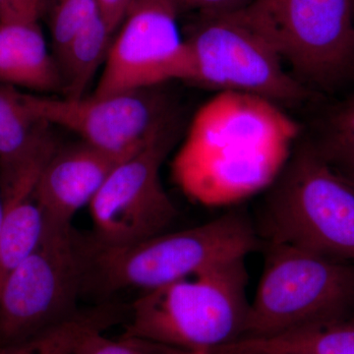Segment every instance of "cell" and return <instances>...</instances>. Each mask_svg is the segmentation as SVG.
<instances>
[{
    "label": "cell",
    "instance_id": "obj_8",
    "mask_svg": "<svg viewBox=\"0 0 354 354\" xmlns=\"http://www.w3.org/2000/svg\"><path fill=\"white\" fill-rule=\"evenodd\" d=\"M193 65L192 83L241 93L283 106L308 101L313 93L291 75L283 59L239 10L197 16L184 35Z\"/></svg>",
    "mask_w": 354,
    "mask_h": 354
},
{
    "label": "cell",
    "instance_id": "obj_25",
    "mask_svg": "<svg viewBox=\"0 0 354 354\" xmlns=\"http://www.w3.org/2000/svg\"><path fill=\"white\" fill-rule=\"evenodd\" d=\"M2 218H3V201H2L1 191H0V227H1Z\"/></svg>",
    "mask_w": 354,
    "mask_h": 354
},
{
    "label": "cell",
    "instance_id": "obj_18",
    "mask_svg": "<svg viewBox=\"0 0 354 354\" xmlns=\"http://www.w3.org/2000/svg\"><path fill=\"white\" fill-rule=\"evenodd\" d=\"M26 104L24 93L0 84V167L31 152L50 133Z\"/></svg>",
    "mask_w": 354,
    "mask_h": 354
},
{
    "label": "cell",
    "instance_id": "obj_16",
    "mask_svg": "<svg viewBox=\"0 0 354 354\" xmlns=\"http://www.w3.org/2000/svg\"><path fill=\"white\" fill-rule=\"evenodd\" d=\"M114 34L101 15L88 23L55 57L68 99H81L97 72L106 64Z\"/></svg>",
    "mask_w": 354,
    "mask_h": 354
},
{
    "label": "cell",
    "instance_id": "obj_17",
    "mask_svg": "<svg viewBox=\"0 0 354 354\" xmlns=\"http://www.w3.org/2000/svg\"><path fill=\"white\" fill-rule=\"evenodd\" d=\"M124 319V310L115 304L80 309L65 322L17 346L1 349L0 354H73L84 335L93 330L106 332Z\"/></svg>",
    "mask_w": 354,
    "mask_h": 354
},
{
    "label": "cell",
    "instance_id": "obj_20",
    "mask_svg": "<svg viewBox=\"0 0 354 354\" xmlns=\"http://www.w3.org/2000/svg\"><path fill=\"white\" fill-rule=\"evenodd\" d=\"M46 14L55 57L77 32L100 15L99 3L97 0H48Z\"/></svg>",
    "mask_w": 354,
    "mask_h": 354
},
{
    "label": "cell",
    "instance_id": "obj_26",
    "mask_svg": "<svg viewBox=\"0 0 354 354\" xmlns=\"http://www.w3.org/2000/svg\"><path fill=\"white\" fill-rule=\"evenodd\" d=\"M353 9H354V0H353Z\"/></svg>",
    "mask_w": 354,
    "mask_h": 354
},
{
    "label": "cell",
    "instance_id": "obj_11",
    "mask_svg": "<svg viewBox=\"0 0 354 354\" xmlns=\"http://www.w3.org/2000/svg\"><path fill=\"white\" fill-rule=\"evenodd\" d=\"M172 128L116 165L88 205L95 241L127 246L169 232L178 216L160 169L177 132Z\"/></svg>",
    "mask_w": 354,
    "mask_h": 354
},
{
    "label": "cell",
    "instance_id": "obj_2",
    "mask_svg": "<svg viewBox=\"0 0 354 354\" xmlns=\"http://www.w3.org/2000/svg\"><path fill=\"white\" fill-rule=\"evenodd\" d=\"M245 258L144 291L123 335L203 353L243 339L251 301Z\"/></svg>",
    "mask_w": 354,
    "mask_h": 354
},
{
    "label": "cell",
    "instance_id": "obj_21",
    "mask_svg": "<svg viewBox=\"0 0 354 354\" xmlns=\"http://www.w3.org/2000/svg\"><path fill=\"white\" fill-rule=\"evenodd\" d=\"M104 333V330H93L84 335L77 344L73 354H197L133 335L122 334L120 337L111 339Z\"/></svg>",
    "mask_w": 354,
    "mask_h": 354
},
{
    "label": "cell",
    "instance_id": "obj_29",
    "mask_svg": "<svg viewBox=\"0 0 354 354\" xmlns=\"http://www.w3.org/2000/svg\"><path fill=\"white\" fill-rule=\"evenodd\" d=\"M353 185L354 186V184H353Z\"/></svg>",
    "mask_w": 354,
    "mask_h": 354
},
{
    "label": "cell",
    "instance_id": "obj_10",
    "mask_svg": "<svg viewBox=\"0 0 354 354\" xmlns=\"http://www.w3.org/2000/svg\"><path fill=\"white\" fill-rule=\"evenodd\" d=\"M174 0H133L115 32L93 97L192 82L189 48Z\"/></svg>",
    "mask_w": 354,
    "mask_h": 354
},
{
    "label": "cell",
    "instance_id": "obj_19",
    "mask_svg": "<svg viewBox=\"0 0 354 354\" xmlns=\"http://www.w3.org/2000/svg\"><path fill=\"white\" fill-rule=\"evenodd\" d=\"M308 140L335 172L354 183V94L326 109Z\"/></svg>",
    "mask_w": 354,
    "mask_h": 354
},
{
    "label": "cell",
    "instance_id": "obj_9",
    "mask_svg": "<svg viewBox=\"0 0 354 354\" xmlns=\"http://www.w3.org/2000/svg\"><path fill=\"white\" fill-rule=\"evenodd\" d=\"M164 86V85H162ZM162 86L81 99L26 94L32 113L48 125H59L104 152L130 157L177 127L171 95Z\"/></svg>",
    "mask_w": 354,
    "mask_h": 354
},
{
    "label": "cell",
    "instance_id": "obj_5",
    "mask_svg": "<svg viewBox=\"0 0 354 354\" xmlns=\"http://www.w3.org/2000/svg\"><path fill=\"white\" fill-rule=\"evenodd\" d=\"M239 11L313 94L354 81L353 0H254Z\"/></svg>",
    "mask_w": 354,
    "mask_h": 354
},
{
    "label": "cell",
    "instance_id": "obj_1",
    "mask_svg": "<svg viewBox=\"0 0 354 354\" xmlns=\"http://www.w3.org/2000/svg\"><path fill=\"white\" fill-rule=\"evenodd\" d=\"M300 134V125L274 102L218 93L195 114L172 160V177L203 206L243 201L271 187Z\"/></svg>",
    "mask_w": 354,
    "mask_h": 354
},
{
    "label": "cell",
    "instance_id": "obj_15",
    "mask_svg": "<svg viewBox=\"0 0 354 354\" xmlns=\"http://www.w3.org/2000/svg\"><path fill=\"white\" fill-rule=\"evenodd\" d=\"M205 354H354V317L321 321L272 337L239 339Z\"/></svg>",
    "mask_w": 354,
    "mask_h": 354
},
{
    "label": "cell",
    "instance_id": "obj_4",
    "mask_svg": "<svg viewBox=\"0 0 354 354\" xmlns=\"http://www.w3.org/2000/svg\"><path fill=\"white\" fill-rule=\"evenodd\" d=\"M295 147L269 188L262 234L268 243L354 261V186L333 169L308 139Z\"/></svg>",
    "mask_w": 354,
    "mask_h": 354
},
{
    "label": "cell",
    "instance_id": "obj_7",
    "mask_svg": "<svg viewBox=\"0 0 354 354\" xmlns=\"http://www.w3.org/2000/svg\"><path fill=\"white\" fill-rule=\"evenodd\" d=\"M268 244L243 339L272 337L349 315L354 307L353 266L298 247Z\"/></svg>",
    "mask_w": 354,
    "mask_h": 354
},
{
    "label": "cell",
    "instance_id": "obj_24",
    "mask_svg": "<svg viewBox=\"0 0 354 354\" xmlns=\"http://www.w3.org/2000/svg\"><path fill=\"white\" fill-rule=\"evenodd\" d=\"M132 2L133 0H97L100 15L113 34L118 31Z\"/></svg>",
    "mask_w": 354,
    "mask_h": 354
},
{
    "label": "cell",
    "instance_id": "obj_3",
    "mask_svg": "<svg viewBox=\"0 0 354 354\" xmlns=\"http://www.w3.org/2000/svg\"><path fill=\"white\" fill-rule=\"evenodd\" d=\"M257 230L244 213L230 212L188 230L157 235L127 246L92 241L87 288L113 293L153 290L228 261L246 258L259 247Z\"/></svg>",
    "mask_w": 354,
    "mask_h": 354
},
{
    "label": "cell",
    "instance_id": "obj_23",
    "mask_svg": "<svg viewBox=\"0 0 354 354\" xmlns=\"http://www.w3.org/2000/svg\"><path fill=\"white\" fill-rule=\"evenodd\" d=\"M179 13L197 16L232 12L250 3L251 0H174Z\"/></svg>",
    "mask_w": 354,
    "mask_h": 354
},
{
    "label": "cell",
    "instance_id": "obj_22",
    "mask_svg": "<svg viewBox=\"0 0 354 354\" xmlns=\"http://www.w3.org/2000/svg\"><path fill=\"white\" fill-rule=\"evenodd\" d=\"M48 0H0V22H39Z\"/></svg>",
    "mask_w": 354,
    "mask_h": 354
},
{
    "label": "cell",
    "instance_id": "obj_27",
    "mask_svg": "<svg viewBox=\"0 0 354 354\" xmlns=\"http://www.w3.org/2000/svg\"><path fill=\"white\" fill-rule=\"evenodd\" d=\"M254 1V0H251V2Z\"/></svg>",
    "mask_w": 354,
    "mask_h": 354
},
{
    "label": "cell",
    "instance_id": "obj_6",
    "mask_svg": "<svg viewBox=\"0 0 354 354\" xmlns=\"http://www.w3.org/2000/svg\"><path fill=\"white\" fill-rule=\"evenodd\" d=\"M91 241L72 225L44 223L41 239L0 290V351L22 344L78 313L87 288Z\"/></svg>",
    "mask_w": 354,
    "mask_h": 354
},
{
    "label": "cell",
    "instance_id": "obj_12",
    "mask_svg": "<svg viewBox=\"0 0 354 354\" xmlns=\"http://www.w3.org/2000/svg\"><path fill=\"white\" fill-rule=\"evenodd\" d=\"M127 158L84 141L57 149L44 165L35 187L44 223L72 225L76 214L91 204L114 167Z\"/></svg>",
    "mask_w": 354,
    "mask_h": 354
},
{
    "label": "cell",
    "instance_id": "obj_13",
    "mask_svg": "<svg viewBox=\"0 0 354 354\" xmlns=\"http://www.w3.org/2000/svg\"><path fill=\"white\" fill-rule=\"evenodd\" d=\"M57 150L53 137L13 164L1 167L3 218L0 227V290L11 272L37 246L44 218L35 187L44 165Z\"/></svg>",
    "mask_w": 354,
    "mask_h": 354
},
{
    "label": "cell",
    "instance_id": "obj_14",
    "mask_svg": "<svg viewBox=\"0 0 354 354\" xmlns=\"http://www.w3.org/2000/svg\"><path fill=\"white\" fill-rule=\"evenodd\" d=\"M0 84L38 93L62 92L59 67L39 22H0Z\"/></svg>",
    "mask_w": 354,
    "mask_h": 354
},
{
    "label": "cell",
    "instance_id": "obj_28",
    "mask_svg": "<svg viewBox=\"0 0 354 354\" xmlns=\"http://www.w3.org/2000/svg\"><path fill=\"white\" fill-rule=\"evenodd\" d=\"M348 183H349V181H348ZM351 184H354V183H351Z\"/></svg>",
    "mask_w": 354,
    "mask_h": 354
}]
</instances>
